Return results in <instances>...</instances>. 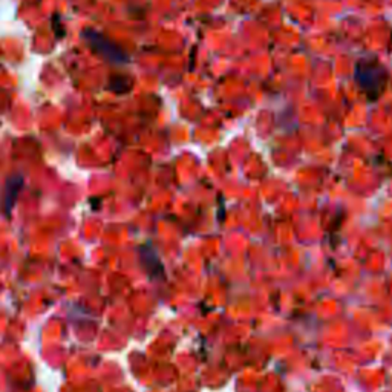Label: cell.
Returning <instances> with one entry per match:
<instances>
[{
	"instance_id": "2",
	"label": "cell",
	"mask_w": 392,
	"mask_h": 392,
	"mask_svg": "<svg viewBox=\"0 0 392 392\" xmlns=\"http://www.w3.org/2000/svg\"><path fill=\"white\" fill-rule=\"evenodd\" d=\"M20 187H22V176H14L6 183L5 192H4V200H2L4 209L6 214H10L11 211V207L14 206L15 198H18Z\"/></svg>"
},
{
	"instance_id": "1",
	"label": "cell",
	"mask_w": 392,
	"mask_h": 392,
	"mask_svg": "<svg viewBox=\"0 0 392 392\" xmlns=\"http://www.w3.org/2000/svg\"><path fill=\"white\" fill-rule=\"evenodd\" d=\"M88 38H89V43L92 45L95 51L104 55L108 60H111L113 63H126L127 62V55L122 52L117 45L108 42V40H106L103 36L97 34V32H89Z\"/></svg>"
}]
</instances>
